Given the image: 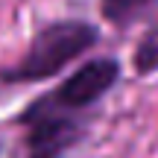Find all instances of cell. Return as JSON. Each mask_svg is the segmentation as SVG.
<instances>
[{"instance_id":"cell-5","label":"cell","mask_w":158,"mask_h":158,"mask_svg":"<svg viewBox=\"0 0 158 158\" xmlns=\"http://www.w3.org/2000/svg\"><path fill=\"white\" fill-rule=\"evenodd\" d=\"M132 64H135V70L141 76L155 73V70H158V21L149 27V32L138 41L135 56H132Z\"/></svg>"},{"instance_id":"cell-2","label":"cell","mask_w":158,"mask_h":158,"mask_svg":"<svg viewBox=\"0 0 158 158\" xmlns=\"http://www.w3.org/2000/svg\"><path fill=\"white\" fill-rule=\"evenodd\" d=\"M120 76V64L117 59H91L73 76H68L53 94L41 97L35 106L53 114H64V111H79V108L91 106L94 100H100Z\"/></svg>"},{"instance_id":"cell-1","label":"cell","mask_w":158,"mask_h":158,"mask_svg":"<svg viewBox=\"0 0 158 158\" xmlns=\"http://www.w3.org/2000/svg\"><path fill=\"white\" fill-rule=\"evenodd\" d=\"M97 29L85 21H59L44 27L32 38L23 59L3 73L9 82H38V79L56 76L64 64L82 56L88 47H94Z\"/></svg>"},{"instance_id":"cell-3","label":"cell","mask_w":158,"mask_h":158,"mask_svg":"<svg viewBox=\"0 0 158 158\" xmlns=\"http://www.w3.org/2000/svg\"><path fill=\"white\" fill-rule=\"evenodd\" d=\"M27 155L29 158H56L79 138V126L64 114H53L32 106L27 111Z\"/></svg>"},{"instance_id":"cell-4","label":"cell","mask_w":158,"mask_h":158,"mask_svg":"<svg viewBox=\"0 0 158 158\" xmlns=\"http://www.w3.org/2000/svg\"><path fill=\"white\" fill-rule=\"evenodd\" d=\"M158 0H100V12L114 27H129L138 18H143Z\"/></svg>"}]
</instances>
